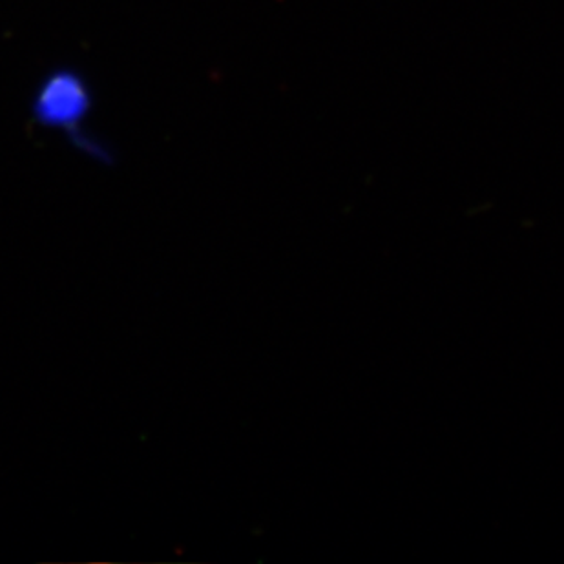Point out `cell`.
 <instances>
[{
  "label": "cell",
  "mask_w": 564,
  "mask_h": 564,
  "mask_svg": "<svg viewBox=\"0 0 564 564\" xmlns=\"http://www.w3.org/2000/svg\"><path fill=\"white\" fill-rule=\"evenodd\" d=\"M90 110V88L72 69H55L39 85L37 94L33 97V118L41 127L68 135L69 141L79 144L86 154H91L90 147H94L97 154L102 155L96 141L83 132Z\"/></svg>",
  "instance_id": "cell-1"
}]
</instances>
